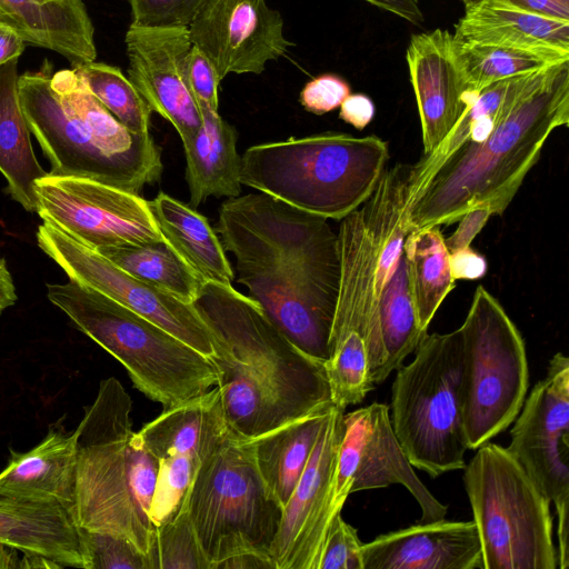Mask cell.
I'll list each match as a JSON object with an SVG mask.
<instances>
[{"label": "cell", "mask_w": 569, "mask_h": 569, "mask_svg": "<svg viewBox=\"0 0 569 569\" xmlns=\"http://www.w3.org/2000/svg\"><path fill=\"white\" fill-rule=\"evenodd\" d=\"M216 227L248 297L298 349L326 362L341 274L327 219L259 192L228 198Z\"/></svg>", "instance_id": "cell-1"}, {"label": "cell", "mask_w": 569, "mask_h": 569, "mask_svg": "<svg viewBox=\"0 0 569 569\" xmlns=\"http://www.w3.org/2000/svg\"><path fill=\"white\" fill-rule=\"evenodd\" d=\"M192 306L210 332L234 436L251 440L335 406L325 362L298 349L250 297L206 281Z\"/></svg>", "instance_id": "cell-2"}, {"label": "cell", "mask_w": 569, "mask_h": 569, "mask_svg": "<svg viewBox=\"0 0 569 569\" xmlns=\"http://www.w3.org/2000/svg\"><path fill=\"white\" fill-rule=\"evenodd\" d=\"M569 123V60L541 70L492 131L457 149L408 206L411 229L448 226L477 206L502 216L551 132Z\"/></svg>", "instance_id": "cell-3"}, {"label": "cell", "mask_w": 569, "mask_h": 569, "mask_svg": "<svg viewBox=\"0 0 569 569\" xmlns=\"http://www.w3.org/2000/svg\"><path fill=\"white\" fill-rule=\"evenodd\" d=\"M131 409V398L118 379L100 381L73 431L72 517L80 528L127 538L147 556L156 529L150 508L159 460L133 431Z\"/></svg>", "instance_id": "cell-4"}, {"label": "cell", "mask_w": 569, "mask_h": 569, "mask_svg": "<svg viewBox=\"0 0 569 569\" xmlns=\"http://www.w3.org/2000/svg\"><path fill=\"white\" fill-rule=\"evenodd\" d=\"M389 157L388 143L377 136L289 138L248 148L240 182L302 211L342 220L368 199Z\"/></svg>", "instance_id": "cell-5"}, {"label": "cell", "mask_w": 569, "mask_h": 569, "mask_svg": "<svg viewBox=\"0 0 569 569\" xmlns=\"http://www.w3.org/2000/svg\"><path fill=\"white\" fill-rule=\"evenodd\" d=\"M48 299L127 370L133 386L168 409L218 385L211 359L160 326L74 280L48 283Z\"/></svg>", "instance_id": "cell-6"}, {"label": "cell", "mask_w": 569, "mask_h": 569, "mask_svg": "<svg viewBox=\"0 0 569 569\" xmlns=\"http://www.w3.org/2000/svg\"><path fill=\"white\" fill-rule=\"evenodd\" d=\"M482 569H557L550 500L508 450L486 442L463 467Z\"/></svg>", "instance_id": "cell-7"}, {"label": "cell", "mask_w": 569, "mask_h": 569, "mask_svg": "<svg viewBox=\"0 0 569 569\" xmlns=\"http://www.w3.org/2000/svg\"><path fill=\"white\" fill-rule=\"evenodd\" d=\"M460 370L459 330L427 333L392 383L389 412L396 437L412 467L431 478L466 466Z\"/></svg>", "instance_id": "cell-8"}, {"label": "cell", "mask_w": 569, "mask_h": 569, "mask_svg": "<svg viewBox=\"0 0 569 569\" xmlns=\"http://www.w3.org/2000/svg\"><path fill=\"white\" fill-rule=\"evenodd\" d=\"M183 505L209 569L241 552L271 560L283 508L262 481L250 440L231 436L208 457Z\"/></svg>", "instance_id": "cell-9"}, {"label": "cell", "mask_w": 569, "mask_h": 569, "mask_svg": "<svg viewBox=\"0 0 569 569\" xmlns=\"http://www.w3.org/2000/svg\"><path fill=\"white\" fill-rule=\"evenodd\" d=\"M460 401L468 449L505 431L526 399L529 369L525 341L500 302L478 286L463 323Z\"/></svg>", "instance_id": "cell-10"}, {"label": "cell", "mask_w": 569, "mask_h": 569, "mask_svg": "<svg viewBox=\"0 0 569 569\" xmlns=\"http://www.w3.org/2000/svg\"><path fill=\"white\" fill-rule=\"evenodd\" d=\"M341 274L325 362L332 401L346 409L360 403L383 382L386 356L376 297V258L360 210L341 220L339 231Z\"/></svg>", "instance_id": "cell-11"}, {"label": "cell", "mask_w": 569, "mask_h": 569, "mask_svg": "<svg viewBox=\"0 0 569 569\" xmlns=\"http://www.w3.org/2000/svg\"><path fill=\"white\" fill-rule=\"evenodd\" d=\"M506 449L553 505L558 568L569 567V359L557 352L525 399Z\"/></svg>", "instance_id": "cell-12"}, {"label": "cell", "mask_w": 569, "mask_h": 569, "mask_svg": "<svg viewBox=\"0 0 569 569\" xmlns=\"http://www.w3.org/2000/svg\"><path fill=\"white\" fill-rule=\"evenodd\" d=\"M34 191L40 218L91 250L163 240L140 194L49 172Z\"/></svg>", "instance_id": "cell-13"}, {"label": "cell", "mask_w": 569, "mask_h": 569, "mask_svg": "<svg viewBox=\"0 0 569 569\" xmlns=\"http://www.w3.org/2000/svg\"><path fill=\"white\" fill-rule=\"evenodd\" d=\"M399 483L421 509L419 522L446 518L441 503L421 482L393 431L389 406L373 402L343 412L342 432L332 482L331 508L341 512L348 497L358 491Z\"/></svg>", "instance_id": "cell-14"}, {"label": "cell", "mask_w": 569, "mask_h": 569, "mask_svg": "<svg viewBox=\"0 0 569 569\" xmlns=\"http://www.w3.org/2000/svg\"><path fill=\"white\" fill-rule=\"evenodd\" d=\"M37 241L69 279L141 315L200 353L213 355L210 332L192 305L129 274L48 222L39 226Z\"/></svg>", "instance_id": "cell-15"}, {"label": "cell", "mask_w": 569, "mask_h": 569, "mask_svg": "<svg viewBox=\"0 0 569 569\" xmlns=\"http://www.w3.org/2000/svg\"><path fill=\"white\" fill-rule=\"evenodd\" d=\"M46 66L19 77V98L31 133L51 163L49 174L74 177L140 194L144 181L110 156L51 87Z\"/></svg>", "instance_id": "cell-16"}, {"label": "cell", "mask_w": 569, "mask_h": 569, "mask_svg": "<svg viewBox=\"0 0 569 569\" xmlns=\"http://www.w3.org/2000/svg\"><path fill=\"white\" fill-rule=\"evenodd\" d=\"M188 31L221 80L230 73L260 74L292 46L281 13L267 0H204Z\"/></svg>", "instance_id": "cell-17"}, {"label": "cell", "mask_w": 569, "mask_h": 569, "mask_svg": "<svg viewBox=\"0 0 569 569\" xmlns=\"http://www.w3.org/2000/svg\"><path fill=\"white\" fill-rule=\"evenodd\" d=\"M345 409L333 406L320 430L308 463L283 507L270 558L274 569H318L335 517L332 482Z\"/></svg>", "instance_id": "cell-18"}, {"label": "cell", "mask_w": 569, "mask_h": 569, "mask_svg": "<svg viewBox=\"0 0 569 569\" xmlns=\"http://www.w3.org/2000/svg\"><path fill=\"white\" fill-rule=\"evenodd\" d=\"M128 79L152 112L168 120L189 141L202 124L200 109L187 79L192 47L188 27H149L130 23L126 37Z\"/></svg>", "instance_id": "cell-19"}, {"label": "cell", "mask_w": 569, "mask_h": 569, "mask_svg": "<svg viewBox=\"0 0 569 569\" xmlns=\"http://www.w3.org/2000/svg\"><path fill=\"white\" fill-rule=\"evenodd\" d=\"M452 33L436 29L413 34L406 59L418 107L423 154L432 153L478 93L470 92L458 67Z\"/></svg>", "instance_id": "cell-20"}, {"label": "cell", "mask_w": 569, "mask_h": 569, "mask_svg": "<svg viewBox=\"0 0 569 569\" xmlns=\"http://www.w3.org/2000/svg\"><path fill=\"white\" fill-rule=\"evenodd\" d=\"M363 569H482L473 521L418 522L361 546Z\"/></svg>", "instance_id": "cell-21"}, {"label": "cell", "mask_w": 569, "mask_h": 569, "mask_svg": "<svg viewBox=\"0 0 569 569\" xmlns=\"http://www.w3.org/2000/svg\"><path fill=\"white\" fill-rule=\"evenodd\" d=\"M0 545L20 551L27 568L86 569L81 528L59 505L0 493Z\"/></svg>", "instance_id": "cell-22"}, {"label": "cell", "mask_w": 569, "mask_h": 569, "mask_svg": "<svg viewBox=\"0 0 569 569\" xmlns=\"http://www.w3.org/2000/svg\"><path fill=\"white\" fill-rule=\"evenodd\" d=\"M74 432L50 426L42 441L27 452L10 450L0 471V493L27 501L62 506L71 516L76 503Z\"/></svg>", "instance_id": "cell-23"}, {"label": "cell", "mask_w": 569, "mask_h": 569, "mask_svg": "<svg viewBox=\"0 0 569 569\" xmlns=\"http://www.w3.org/2000/svg\"><path fill=\"white\" fill-rule=\"evenodd\" d=\"M452 34L467 42L531 51L555 62L569 60V22L533 14L492 0H481L466 7V12Z\"/></svg>", "instance_id": "cell-24"}, {"label": "cell", "mask_w": 569, "mask_h": 569, "mask_svg": "<svg viewBox=\"0 0 569 569\" xmlns=\"http://www.w3.org/2000/svg\"><path fill=\"white\" fill-rule=\"evenodd\" d=\"M137 436L158 460L186 455L202 463L234 435L226 419L220 389L214 386L198 397L164 409Z\"/></svg>", "instance_id": "cell-25"}, {"label": "cell", "mask_w": 569, "mask_h": 569, "mask_svg": "<svg viewBox=\"0 0 569 569\" xmlns=\"http://www.w3.org/2000/svg\"><path fill=\"white\" fill-rule=\"evenodd\" d=\"M0 20L27 44L64 57L71 66L94 61V29L82 0H0Z\"/></svg>", "instance_id": "cell-26"}, {"label": "cell", "mask_w": 569, "mask_h": 569, "mask_svg": "<svg viewBox=\"0 0 569 569\" xmlns=\"http://www.w3.org/2000/svg\"><path fill=\"white\" fill-rule=\"evenodd\" d=\"M200 112V129L182 143L189 206L194 209L209 197L234 198L241 191V156L237 150L236 129L219 112L206 109Z\"/></svg>", "instance_id": "cell-27"}, {"label": "cell", "mask_w": 569, "mask_h": 569, "mask_svg": "<svg viewBox=\"0 0 569 569\" xmlns=\"http://www.w3.org/2000/svg\"><path fill=\"white\" fill-rule=\"evenodd\" d=\"M411 164L385 168L360 210L376 258V297L390 279L411 227L408 221Z\"/></svg>", "instance_id": "cell-28"}, {"label": "cell", "mask_w": 569, "mask_h": 569, "mask_svg": "<svg viewBox=\"0 0 569 569\" xmlns=\"http://www.w3.org/2000/svg\"><path fill=\"white\" fill-rule=\"evenodd\" d=\"M147 202L162 238L204 281L231 284L234 272L204 216L164 192Z\"/></svg>", "instance_id": "cell-29"}, {"label": "cell", "mask_w": 569, "mask_h": 569, "mask_svg": "<svg viewBox=\"0 0 569 569\" xmlns=\"http://www.w3.org/2000/svg\"><path fill=\"white\" fill-rule=\"evenodd\" d=\"M18 59L0 66V172L7 190L27 211L37 212V180L48 174L33 152L19 98Z\"/></svg>", "instance_id": "cell-30"}, {"label": "cell", "mask_w": 569, "mask_h": 569, "mask_svg": "<svg viewBox=\"0 0 569 569\" xmlns=\"http://www.w3.org/2000/svg\"><path fill=\"white\" fill-rule=\"evenodd\" d=\"M540 71L500 80L483 88L440 146L411 164L410 200L457 149L467 142L483 140Z\"/></svg>", "instance_id": "cell-31"}, {"label": "cell", "mask_w": 569, "mask_h": 569, "mask_svg": "<svg viewBox=\"0 0 569 569\" xmlns=\"http://www.w3.org/2000/svg\"><path fill=\"white\" fill-rule=\"evenodd\" d=\"M329 411L302 417L250 440L262 481L282 508L308 463Z\"/></svg>", "instance_id": "cell-32"}, {"label": "cell", "mask_w": 569, "mask_h": 569, "mask_svg": "<svg viewBox=\"0 0 569 569\" xmlns=\"http://www.w3.org/2000/svg\"><path fill=\"white\" fill-rule=\"evenodd\" d=\"M443 238L440 226L411 229L402 248L418 325L426 332L456 283Z\"/></svg>", "instance_id": "cell-33"}, {"label": "cell", "mask_w": 569, "mask_h": 569, "mask_svg": "<svg viewBox=\"0 0 569 569\" xmlns=\"http://www.w3.org/2000/svg\"><path fill=\"white\" fill-rule=\"evenodd\" d=\"M129 274L192 305L206 282L163 239L97 251Z\"/></svg>", "instance_id": "cell-34"}, {"label": "cell", "mask_w": 569, "mask_h": 569, "mask_svg": "<svg viewBox=\"0 0 569 569\" xmlns=\"http://www.w3.org/2000/svg\"><path fill=\"white\" fill-rule=\"evenodd\" d=\"M378 320L388 378L419 346L427 335L418 325L403 252L378 297Z\"/></svg>", "instance_id": "cell-35"}, {"label": "cell", "mask_w": 569, "mask_h": 569, "mask_svg": "<svg viewBox=\"0 0 569 569\" xmlns=\"http://www.w3.org/2000/svg\"><path fill=\"white\" fill-rule=\"evenodd\" d=\"M452 47L467 87L475 93L497 81L537 72L558 63L531 51L467 42L455 37Z\"/></svg>", "instance_id": "cell-36"}, {"label": "cell", "mask_w": 569, "mask_h": 569, "mask_svg": "<svg viewBox=\"0 0 569 569\" xmlns=\"http://www.w3.org/2000/svg\"><path fill=\"white\" fill-rule=\"evenodd\" d=\"M71 69L124 128L137 134L150 133L152 110L119 68L94 60Z\"/></svg>", "instance_id": "cell-37"}, {"label": "cell", "mask_w": 569, "mask_h": 569, "mask_svg": "<svg viewBox=\"0 0 569 569\" xmlns=\"http://www.w3.org/2000/svg\"><path fill=\"white\" fill-rule=\"evenodd\" d=\"M146 557L149 569H209L184 505L176 517L156 527Z\"/></svg>", "instance_id": "cell-38"}, {"label": "cell", "mask_w": 569, "mask_h": 569, "mask_svg": "<svg viewBox=\"0 0 569 569\" xmlns=\"http://www.w3.org/2000/svg\"><path fill=\"white\" fill-rule=\"evenodd\" d=\"M200 462L186 455L159 460L150 519L158 527L177 516L183 506Z\"/></svg>", "instance_id": "cell-39"}, {"label": "cell", "mask_w": 569, "mask_h": 569, "mask_svg": "<svg viewBox=\"0 0 569 569\" xmlns=\"http://www.w3.org/2000/svg\"><path fill=\"white\" fill-rule=\"evenodd\" d=\"M86 569H149L146 556L127 538L81 528Z\"/></svg>", "instance_id": "cell-40"}, {"label": "cell", "mask_w": 569, "mask_h": 569, "mask_svg": "<svg viewBox=\"0 0 569 569\" xmlns=\"http://www.w3.org/2000/svg\"><path fill=\"white\" fill-rule=\"evenodd\" d=\"M361 541L357 530L346 522L341 512L330 523L318 569H363Z\"/></svg>", "instance_id": "cell-41"}, {"label": "cell", "mask_w": 569, "mask_h": 569, "mask_svg": "<svg viewBox=\"0 0 569 569\" xmlns=\"http://www.w3.org/2000/svg\"><path fill=\"white\" fill-rule=\"evenodd\" d=\"M132 23L188 27L204 0H128Z\"/></svg>", "instance_id": "cell-42"}, {"label": "cell", "mask_w": 569, "mask_h": 569, "mask_svg": "<svg viewBox=\"0 0 569 569\" xmlns=\"http://www.w3.org/2000/svg\"><path fill=\"white\" fill-rule=\"evenodd\" d=\"M187 79L199 109L218 112L221 79L210 59L193 44L187 57Z\"/></svg>", "instance_id": "cell-43"}, {"label": "cell", "mask_w": 569, "mask_h": 569, "mask_svg": "<svg viewBox=\"0 0 569 569\" xmlns=\"http://www.w3.org/2000/svg\"><path fill=\"white\" fill-rule=\"evenodd\" d=\"M350 93L351 88L343 78L326 73L305 84L300 103L307 111L320 116L339 108Z\"/></svg>", "instance_id": "cell-44"}, {"label": "cell", "mask_w": 569, "mask_h": 569, "mask_svg": "<svg viewBox=\"0 0 569 569\" xmlns=\"http://www.w3.org/2000/svg\"><path fill=\"white\" fill-rule=\"evenodd\" d=\"M491 216L489 207L482 204L463 213L457 221L456 230L448 238H443L448 251L470 247Z\"/></svg>", "instance_id": "cell-45"}, {"label": "cell", "mask_w": 569, "mask_h": 569, "mask_svg": "<svg viewBox=\"0 0 569 569\" xmlns=\"http://www.w3.org/2000/svg\"><path fill=\"white\" fill-rule=\"evenodd\" d=\"M449 262L455 281L481 279L488 269L486 258L471 246L449 251Z\"/></svg>", "instance_id": "cell-46"}, {"label": "cell", "mask_w": 569, "mask_h": 569, "mask_svg": "<svg viewBox=\"0 0 569 569\" xmlns=\"http://www.w3.org/2000/svg\"><path fill=\"white\" fill-rule=\"evenodd\" d=\"M339 108V118L358 130L365 129L376 114L373 101L363 93H350Z\"/></svg>", "instance_id": "cell-47"}, {"label": "cell", "mask_w": 569, "mask_h": 569, "mask_svg": "<svg viewBox=\"0 0 569 569\" xmlns=\"http://www.w3.org/2000/svg\"><path fill=\"white\" fill-rule=\"evenodd\" d=\"M546 18L569 22V0H492Z\"/></svg>", "instance_id": "cell-48"}, {"label": "cell", "mask_w": 569, "mask_h": 569, "mask_svg": "<svg viewBox=\"0 0 569 569\" xmlns=\"http://www.w3.org/2000/svg\"><path fill=\"white\" fill-rule=\"evenodd\" d=\"M26 44L18 30L0 20V66L12 59H19Z\"/></svg>", "instance_id": "cell-49"}, {"label": "cell", "mask_w": 569, "mask_h": 569, "mask_svg": "<svg viewBox=\"0 0 569 569\" xmlns=\"http://www.w3.org/2000/svg\"><path fill=\"white\" fill-rule=\"evenodd\" d=\"M372 6L393 13L413 24L422 22L423 16L418 0H365Z\"/></svg>", "instance_id": "cell-50"}, {"label": "cell", "mask_w": 569, "mask_h": 569, "mask_svg": "<svg viewBox=\"0 0 569 569\" xmlns=\"http://www.w3.org/2000/svg\"><path fill=\"white\" fill-rule=\"evenodd\" d=\"M212 569H274L270 559L252 552L233 555L213 566Z\"/></svg>", "instance_id": "cell-51"}, {"label": "cell", "mask_w": 569, "mask_h": 569, "mask_svg": "<svg viewBox=\"0 0 569 569\" xmlns=\"http://www.w3.org/2000/svg\"><path fill=\"white\" fill-rule=\"evenodd\" d=\"M17 299L11 273L7 268L6 260L0 258V316L7 308L13 306Z\"/></svg>", "instance_id": "cell-52"}, {"label": "cell", "mask_w": 569, "mask_h": 569, "mask_svg": "<svg viewBox=\"0 0 569 569\" xmlns=\"http://www.w3.org/2000/svg\"><path fill=\"white\" fill-rule=\"evenodd\" d=\"M463 2V4L466 7H469V6H472V4H476L478 2H480L481 0H461Z\"/></svg>", "instance_id": "cell-53"}, {"label": "cell", "mask_w": 569, "mask_h": 569, "mask_svg": "<svg viewBox=\"0 0 569 569\" xmlns=\"http://www.w3.org/2000/svg\"><path fill=\"white\" fill-rule=\"evenodd\" d=\"M47 1H59V0H47Z\"/></svg>", "instance_id": "cell-54"}]
</instances>
